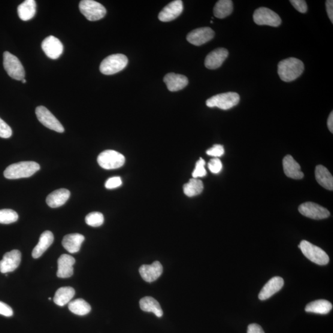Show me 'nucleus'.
<instances>
[{
	"label": "nucleus",
	"mask_w": 333,
	"mask_h": 333,
	"mask_svg": "<svg viewBox=\"0 0 333 333\" xmlns=\"http://www.w3.org/2000/svg\"><path fill=\"white\" fill-rule=\"evenodd\" d=\"M304 71V63L295 57L281 60L278 65V74L281 80L290 82L301 76Z\"/></svg>",
	"instance_id": "obj_1"
},
{
	"label": "nucleus",
	"mask_w": 333,
	"mask_h": 333,
	"mask_svg": "<svg viewBox=\"0 0 333 333\" xmlns=\"http://www.w3.org/2000/svg\"><path fill=\"white\" fill-rule=\"evenodd\" d=\"M40 166L33 161H24L13 163L8 166L4 172V176L8 179L14 180L32 176L40 170Z\"/></svg>",
	"instance_id": "obj_2"
},
{
	"label": "nucleus",
	"mask_w": 333,
	"mask_h": 333,
	"mask_svg": "<svg viewBox=\"0 0 333 333\" xmlns=\"http://www.w3.org/2000/svg\"><path fill=\"white\" fill-rule=\"evenodd\" d=\"M128 65V59L122 54H115L109 56L102 60L99 69L102 74L113 75L126 68Z\"/></svg>",
	"instance_id": "obj_3"
},
{
	"label": "nucleus",
	"mask_w": 333,
	"mask_h": 333,
	"mask_svg": "<svg viewBox=\"0 0 333 333\" xmlns=\"http://www.w3.org/2000/svg\"><path fill=\"white\" fill-rule=\"evenodd\" d=\"M304 255L310 261L320 265L328 264L329 261V256L325 251L319 247L305 240L302 241L299 245Z\"/></svg>",
	"instance_id": "obj_4"
},
{
	"label": "nucleus",
	"mask_w": 333,
	"mask_h": 333,
	"mask_svg": "<svg viewBox=\"0 0 333 333\" xmlns=\"http://www.w3.org/2000/svg\"><path fill=\"white\" fill-rule=\"evenodd\" d=\"M240 96L235 92H228L219 94L208 99L206 105L210 108H218L223 110H228L240 102Z\"/></svg>",
	"instance_id": "obj_5"
},
{
	"label": "nucleus",
	"mask_w": 333,
	"mask_h": 333,
	"mask_svg": "<svg viewBox=\"0 0 333 333\" xmlns=\"http://www.w3.org/2000/svg\"><path fill=\"white\" fill-rule=\"evenodd\" d=\"M79 9L81 14L90 21L101 19L107 14L103 6L93 0H82L80 2Z\"/></svg>",
	"instance_id": "obj_6"
},
{
	"label": "nucleus",
	"mask_w": 333,
	"mask_h": 333,
	"mask_svg": "<svg viewBox=\"0 0 333 333\" xmlns=\"http://www.w3.org/2000/svg\"><path fill=\"white\" fill-rule=\"evenodd\" d=\"M98 164L107 170L116 169L123 166L126 162L125 157L117 151L106 150L98 157Z\"/></svg>",
	"instance_id": "obj_7"
},
{
	"label": "nucleus",
	"mask_w": 333,
	"mask_h": 333,
	"mask_svg": "<svg viewBox=\"0 0 333 333\" xmlns=\"http://www.w3.org/2000/svg\"><path fill=\"white\" fill-rule=\"evenodd\" d=\"M4 66L5 71L11 78L23 80L25 77V71L19 59L13 54L5 51L4 54Z\"/></svg>",
	"instance_id": "obj_8"
},
{
	"label": "nucleus",
	"mask_w": 333,
	"mask_h": 333,
	"mask_svg": "<svg viewBox=\"0 0 333 333\" xmlns=\"http://www.w3.org/2000/svg\"><path fill=\"white\" fill-rule=\"evenodd\" d=\"M254 23L259 26H269L277 27L280 26L281 19L279 15L267 8L261 7L254 11Z\"/></svg>",
	"instance_id": "obj_9"
},
{
	"label": "nucleus",
	"mask_w": 333,
	"mask_h": 333,
	"mask_svg": "<svg viewBox=\"0 0 333 333\" xmlns=\"http://www.w3.org/2000/svg\"><path fill=\"white\" fill-rule=\"evenodd\" d=\"M35 113L38 120L47 128L59 133L65 132L62 124L47 108L40 106L36 108Z\"/></svg>",
	"instance_id": "obj_10"
},
{
	"label": "nucleus",
	"mask_w": 333,
	"mask_h": 333,
	"mask_svg": "<svg viewBox=\"0 0 333 333\" xmlns=\"http://www.w3.org/2000/svg\"><path fill=\"white\" fill-rule=\"evenodd\" d=\"M299 211L304 216L315 220L325 219L330 216L328 210L311 202H305L300 205Z\"/></svg>",
	"instance_id": "obj_11"
},
{
	"label": "nucleus",
	"mask_w": 333,
	"mask_h": 333,
	"mask_svg": "<svg viewBox=\"0 0 333 333\" xmlns=\"http://www.w3.org/2000/svg\"><path fill=\"white\" fill-rule=\"evenodd\" d=\"M214 35V31L210 27H201L190 32L187 35L186 40L195 46H201L211 40Z\"/></svg>",
	"instance_id": "obj_12"
},
{
	"label": "nucleus",
	"mask_w": 333,
	"mask_h": 333,
	"mask_svg": "<svg viewBox=\"0 0 333 333\" xmlns=\"http://www.w3.org/2000/svg\"><path fill=\"white\" fill-rule=\"evenodd\" d=\"M42 50L46 55L52 59L59 58L63 52V45L58 38L49 36L42 42Z\"/></svg>",
	"instance_id": "obj_13"
},
{
	"label": "nucleus",
	"mask_w": 333,
	"mask_h": 333,
	"mask_svg": "<svg viewBox=\"0 0 333 333\" xmlns=\"http://www.w3.org/2000/svg\"><path fill=\"white\" fill-rule=\"evenodd\" d=\"M21 261V253L19 251L13 250L6 253L0 261V272L8 274L14 272L19 266Z\"/></svg>",
	"instance_id": "obj_14"
},
{
	"label": "nucleus",
	"mask_w": 333,
	"mask_h": 333,
	"mask_svg": "<svg viewBox=\"0 0 333 333\" xmlns=\"http://www.w3.org/2000/svg\"><path fill=\"white\" fill-rule=\"evenodd\" d=\"M183 5L181 0H175L172 2L160 11L158 18L163 23L170 22L174 20L182 13Z\"/></svg>",
	"instance_id": "obj_15"
},
{
	"label": "nucleus",
	"mask_w": 333,
	"mask_h": 333,
	"mask_svg": "<svg viewBox=\"0 0 333 333\" xmlns=\"http://www.w3.org/2000/svg\"><path fill=\"white\" fill-rule=\"evenodd\" d=\"M139 272L143 279L148 283L157 280L162 275L163 267L159 261H155L151 265H143L139 269Z\"/></svg>",
	"instance_id": "obj_16"
},
{
	"label": "nucleus",
	"mask_w": 333,
	"mask_h": 333,
	"mask_svg": "<svg viewBox=\"0 0 333 333\" xmlns=\"http://www.w3.org/2000/svg\"><path fill=\"white\" fill-rule=\"evenodd\" d=\"M75 260L73 257L67 254L60 256L57 260V276L60 278H68L73 275V265Z\"/></svg>",
	"instance_id": "obj_17"
},
{
	"label": "nucleus",
	"mask_w": 333,
	"mask_h": 333,
	"mask_svg": "<svg viewBox=\"0 0 333 333\" xmlns=\"http://www.w3.org/2000/svg\"><path fill=\"white\" fill-rule=\"evenodd\" d=\"M228 56V51L225 48H220L215 50L205 57V66L209 69L220 68Z\"/></svg>",
	"instance_id": "obj_18"
},
{
	"label": "nucleus",
	"mask_w": 333,
	"mask_h": 333,
	"mask_svg": "<svg viewBox=\"0 0 333 333\" xmlns=\"http://www.w3.org/2000/svg\"><path fill=\"white\" fill-rule=\"evenodd\" d=\"M284 285V280L282 278L275 277L272 278L265 284L259 295V299L261 301L268 299L275 294H276L282 288Z\"/></svg>",
	"instance_id": "obj_19"
},
{
	"label": "nucleus",
	"mask_w": 333,
	"mask_h": 333,
	"mask_svg": "<svg viewBox=\"0 0 333 333\" xmlns=\"http://www.w3.org/2000/svg\"><path fill=\"white\" fill-rule=\"evenodd\" d=\"M283 170L287 177L293 179L300 180L304 177L303 172L301 171V166L296 161L293 156L287 155L283 160Z\"/></svg>",
	"instance_id": "obj_20"
},
{
	"label": "nucleus",
	"mask_w": 333,
	"mask_h": 333,
	"mask_svg": "<svg viewBox=\"0 0 333 333\" xmlns=\"http://www.w3.org/2000/svg\"><path fill=\"white\" fill-rule=\"evenodd\" d=\"M163 81L167 87L171 92H178L182 90L189 84V80L184 75L175 73H169L165 75Z\"/></svg>",
	"instance_id": "obj_21"
},
{
	"label": "nucleus",
	"mask_w": 333,
	"mask_h": 333,
	"mask_svg": "<svg viewBox=\"0 0 333 333\" xmlns=\"http://www.w3.org/2000/svg\"><path fill=\"white\" fill-rule=\"evenodd\" d=\"M70 196L71 193L68 190H57L47 196L46 202L50 207H59L66 203Z\"/></svg>",
	"instance_id": "obj_22"
},
{
	"label": "nucleus",
	"mask_w": 333,
	"mask_h": 333,
	"mask_svg": "<svg viewBox=\"0 0 333 333\" xmlns=\"http://www.w3.org/2000/svg\"><path fill=\"white\" fill-rule=\"evenodd\" d=\"M54 236L52 232L45 231L40 236L38 243L32 251V257L34 259H38L43 255L48 247L53 244Z\"/></svg>",
	"instance_id": "obj_23"
},
{
	"label": "nucleus",
	"mask_w": 333,
	"mask_h": 333,
	"mask_svg": "<svg viewBox=\"0 0 333 333\" xmlns=\"http://www.w3.org/2000/svg\"><path fill=\"white\" fill-rule=\"evenodd\" d=\"M84 240L85 237L82 235L73 233L66 235L63 238L62 244L69 253L74 254L80 251Z\"/></svg>",
	"instance_id": "obj_24"
},
{
	"label": "nucleus",
	"mask_w": 333,
	"mask_h": 333,
	"mask_svg": "<svg viewBox=\"0 0 333 333\" xmlns=\"http://www.w3.org/2000/svg\"><path fill=\"white\" fill-rule=\"evenodd\" d=\"M315 174L320 185L329 191L333 190V177L328 169L322 165H317Z\"/></svg>",
	"instance_id": "obj_25"
},
{
	"label": "nucleus",
	"mask_w": 333,
	"mask_h": 333,
	"mask_svg": "<svg viewBox=\"0 0 333 333\" xmlns=\"http://www.w3.org/2000/svg\"><path fill=\"white\" fill-rule=\"evenodd\" d=\"M37 4L34 0H26L17 8V13L20 19L27 21L32 19L36 14Z\"/></svg>",
	"instance_id": "obj_26"
},
{
	"label": "nucleus",
	"mask_w": 333,
	"mask_h": 333,
	"mask_svg": "<svg viewBox=\"0 0 333 333\" xmlns=\"http://www.w3.org/2000/svg\"><path fill=\"white\" fill-rule=\"evenodd\" d=\"M332 308V305L331 302L326 300L320 299L308 304L305 310L307 313L326 315L328 314Z\"/></svg>",
	"instance_id": "obj_27"
},
{
	"label": "nucleus",
	"mask_w": 333,
	"mask_h": 333,
	"mask_svg": "<svg viewBox=\"0 0 333 333\" xmlns=\"http://www.w3.org/2000/svg\"><path fill=\"white\" fill-rule=\"evenodd\" d=\"M140 308L142 310L147 313H152L157 317H162L163 311L158 302L151 297L147 296L142 298L140 301Z\"/></svg>",
	"instance_id": "obj_28"
},
{
	"label": "nucleus",
	"mask_w": 333,
	"mask_h": 333,
	"mask_svg": "<svg viewBox=\"0 0 333 333\" xmlns=\"http://www.w3.org/2000/svg\"><path fill=\"white\" fill-rule=\"evenodd\" d=\"M75 290L73 287L67 286L60 287L56 290L54 297V302L59 306L69 303L75 295Z\"/></svg>",
	"instance_id": "obj_29"
},
{
	"label": "nucleus",
	"mask_w": 333,
	"mask_h": 333,
	"mask_svg": "<svg viewBox=\"0 0 333 333\" xmlns=\"http://www.w3.org/2000/svg\"><path fill=\"white\" fill-rule=\"evenodd\" d=\"M233 6L230 0H220L214 8V16L219 19H224L232 13Z\"/></svg>",
	"instance_id": "obj_30"
},
{
	"label": "nucleus",
	"mask_w": 333,
	"mask_h": 333,
	"mask_svg": "<svg viewBox=\"0 0 333 333\" xmlns=\"http://www.w3.org/2000/svg\"><path fill=\"white\" fill-rule=\"evenodd\" d=\"M69 309L77 316H84L90 313V305L82 299H77L69 303Z\"/></svg>",
	"instance_id": "obj_31"
},
{
	"label": "nucleus",
	"mask_w": 333,
	"mask_h": 333,
	"mask_svg": "<svg viewBox=\"0 0 333 333\" xmlns=\"http://www.w3.org/2000/svg\"><path fill=\"white\" fill-rule=\"evenodd\" d=\"M204 190V184L201 180L198 178L190 179L189 183L184 184L183 192L184 195L189 197H193L200 195Z\"/></svg>",
	"instance_id": "obj_32"
},
{
	"label": "nucleus",
	"mask_w": 333,
	"mask_h": 333,
	"mask_svg": "<svg viewBox=\"0 0 333 333\" xmlns=\"http://www.w3.org/2000/svg\"><path fill=\"white\" fill-rule=\"evenodd\" d=\"M19 219L16 212L12 210H0V223L10 224L16 222Z\"/></svg>",
	"instance_id": "obj_33"
},
{
	"label": "nucleus",
	"mask_w": 333,
	"mask_h": 333,
	"mask_svg": "<svg viewBox=\"0 0 333 333\" xmlns=\"http://www.w3.org/2000/svg\"><path fill=\"white\" fill-rule=\"evenodd\" d=\"M87 225L93 227L101 226L104 223V216L101 213L93 212L88 214L86 217Z\"/></svg>",
	"instance_id": "obj_34"
},
{
	"label": "nucleus",
	"mask_w": 333,
	"mask_h": 333,
	"mask_svg": "<svg viewBox=\"0 0 333 333\" xmlns=\"http://www.w3.org/2000/svg\"><path fill=\"white\" fill-rule=\"evenodd\" d=\"M205 162L202 158H200L196 163L195 170L193 172V178L204 177L207 175L206 170L205 169Z\"/></svg>",
	"instance_id": "obj_35"
},
{
	"label": "nucleus",
	"mask_w": 333,
	"mask_h": 333,
	"mask_svg": "<svg viewBox=\"0 0 333 333\" xmlns=\"http://www.w3.org/2000/svg\"><path fill=\"white\" fill-rule=\"evenodd\" d=\"M13 134V131L10 126L0 118V137L9 138Z\"/></svg>",
	"instance_id": "obj_36"
},
{
	"label": "nucleus",
	"mask_w": 333,
	"mask_h": 333,
	"mask_svg": "<svg viewBox=\"0 0 333 333\" xmlns=\"http://www.w3.org/2000/svg\"><path fill=\"white\" fill-rule=\"evenodd\" d=\"M223 166L222 162L218 158L211 159L208 163V168L212 173L217 174L222 171Z\"/></svg>",
	"instance_id": "obj_37"
},
{
	"label": "nucleus",
	"mask_w": 333,
	"mask_h": 333,
	"mask_svg": "<svg viewBox=\"0 0 333 333\" xmlns=\"http://www.w3.org/2000/svg\"><path fill=\"white\" fill-rule=\"evenodd\" d=\"M122 181L120 177H114L109 178L105 183V187L107 189L112 190L122 185Z\"/></svg>",
	"instance_id": "obj_38"
},
{
	"label": "nucleus",
	"mask_w": 333,
	"mask_h": 333,
	"mask_svg": "<svg viewBox=\"0 0 333 333\" xmlns=\"http://www.w3.org/2000/svg\"><path fill=\"white\" fill-rule=\"evenodd\" d=\"M290 3L299 13H305L307 11L306 2L304 0H290Z\"/></svg>",
	"instance_id": "obj_39"
},
{
	"label": "nucleus",
	"mask_w": 333,
	"mask_h": 333,
	"mask_svg": "<svg viewBox=\"0 0 333 333\" xmlns=\"http://www.w3.org/2000/svg\"><path fill=\"white\" fill-rule=\"evenodd\" d=\"M225 153L223 147L220 144H215L210 150L207 151L206 153L208 155L213 157H220L223 155Z\"/></svg>",
	"instance_id": "obj_40"
},
{
	"label": "nucleus",
	"mask_w": 333,
	"mask_h": 333,
	"mask_svg": "<svg viewBox=\"0 0 333 333\" xmlns=\"http://www.w3.org/2000/svg\"><path fill=\"white\" fill-rule=\"evenodd\" d=\"M0 315L5 317H11L13 315V310L7 304L0 302Z\"/></svg>",
	"instance_id": "obj_41"
},
{
	"label": "nucleus",
	"mask_w": 333,
	"mask_h": 333,
	"mask_svg": "<svg viewBox=\"0 0 333 333\" xmlns=\"http://www.w3.org/2000/svg\"><path fill=\"white\" fill-rule=\"evenodd\" d=\"M247 333H265L261 326L253 323L248 326Z\"/></svg>",
	"instance_id": "obj_42"
},
{
	"label": "nucleus",
	"mask_w": 333,
	"mask_h": 333,
	"mask_svg": "<svg viewBox=\"0 0 333 333\" xmlns=\"http://www.w3.org/2000/svg\"><path fill=\"white\" fill-rule=\"evenodd\" d=\"M326 8L329 19L333 23V1L332 0H328L326 2Z\"/></svg>",
	"instance_id": "obj_43"
},
{
	"label": "nucleus",
	"mask_w": 333,
	"mask_h": 333,
	"mask_svg": "<svg viewBox=\"0 0 333 333\" xmlns=\"http://www.w3.org/2000/svg\"><path fill=\"white\" fill-rule=\"evenodd\" d=\"M327 125H328V129L329 131L332 133H333V113L331 112V114H329L328 122H327Z\"/></svg>",
	"instance_id": "obj_44"
},
{
	"label": "nucleus",
	"mask_w": 333,
	"mask_h": 333,
	"mask_svg": "<svg viewBox=\"0 0 333 333\" xmlns=\"http://www.w3.org/2000/svg\"><path fill=\"white\" fill-rule=\"evenodd\" d=\"M22 81H23V84H26V80L25 78H24V79H23V80H22Z\"/></svg>",
	"instance_id": "obj_45"
}]
</instances>
